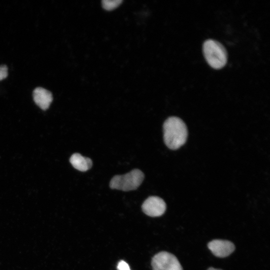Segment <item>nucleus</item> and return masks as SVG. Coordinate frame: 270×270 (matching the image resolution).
<instances>
[{
  "instance_id": "11",
  "label": "nucleus",
  "mask_w": 270,
  "mask_h": 270,
  "mask_svg": "<svg viewBox=\"0 0 270 270\" xmlns=\"http://www.w3.org/2000/svg\"><path fill=\"white\" fill-rule=\"evenodd\" d=\"M117 268L118 270H130L128 264L124 260H120L118 263Z\"/></svg>"
},
{
  "instance_id": "4",
  "label": "nucleus",
  "mask_w": 270,
  "mask_h": 270,
  "mask_svg": "<svg viewBox=\"0 0 270 270\" xmlns=\"http://www.w3.org/2000/svg\"><path fill=\"white\" fill-rule=\"evenodd\" d=\"M152 266L153 270H182L176 256L167 252H160L154 255Z\"/></svg>"
},
{
  "instance_id": "10",
  "label": "nucleus",
  "mask_w": 270,
  "mask_h": 270,
  "mask_svg": "<svg viewBox=\"0 0 270 270\" xmlns=\"http://www.w3.org/2000/svg\"><path fill=\"white\" fill-rule=\"evenodd\" d=\"M8 74V67L6 65L0 66V80L6 78Z\"/></svg>"
},
{
  "instance_id": "6",
  "label": "nucleus",
  "mask_w": 270,
  "mask_h": 270,
  "mask_svg": "<svg viewBox=\"0 0 270 270\" xmlns=\"http://www.w3.org/2000/svg\"><path fill=\"white\" fill-rule=\"evenodd\" d=\"M208 247L214 255L218 258L226 257L235 250L234 244L228 240H212L208 243Z\"/></svg>"
},
{
  "instance_id": "12",
  "label": "nucleus",
  "mask_w": 270,
  "mask_h": 270,
  "mask_svg": "<svg viewBox=\"0 0 270 270\" xmlns=\"http://www.w3.org/2000/svg\"><path fill=\"white\" fill-rule=\"evenodd\" d=\"M207 270H220V269H216V268H208Z\"/></svg>"
},
{
  "instance_id": "2",
  "label": "nucleus",
  "mask_w": 270,
  "mask_h": 270,
  "mask_svg": "<svg viewBox=\"0 0 270 270\" xmlns=\"http://www.w3.org/2000/svg\"><path fill=\"white\" fill-rule=\"evenodd\" d=\"M202 51L208 64L214 69H220L227 62L228 54L225 48L220 42L212 39L203 44Z\"/></svg>"
},
{
  "instance_id": "3",
  "label": "nucleus",
  "mask_w": 270,
  "mask_h": 270,
  "mask_svg": "<svg viewBox=\"0 0 270 270\" xmlns=\"http://www.w3.org/2000/svg\"><path fill=\"white\" fill-rule=\"evenodd\" d=\"M144 179V173L140 170L134 169L125 174L114 176L110 182V186L112 189L123 191L135 190Z\"/></svg>"
},
{
  "instance_id": "5",
  "label": "nucleus",
  "mask_w": 270,
  "mask_h": 270,
  "mask_svg": "<svg viewBox=\"0 0 270 270\" xmlns=\"http://www.w3.org/2000/svg\"><path fill=\"white\" fill-rule=\"evenodd\" d=\"M142 210L146 215L157 217L162 215L166 210L164 201L160 197L152 196L146 199L142 204Z\"/></svg>"
},
{
  "instance_id": "8",
  "label": "nucleus",
  "mask_w": 270,
  "mask_h": 270,
  "mask_svg": "<svg viewBox=\"0 0 270 270\" xmlns=\"http://www.w3.org/2000/svg\"><path fill=\"white\" fill-rule=\"evenodd\" d=\"M70 162L74 168L81 172L87 171L91 168L92 164L91 159L83 156L78 153L73 154L70 159Z\"/></svg>"
},
{
  "instance_id": "1",
  "label": "nucleus",
  "mask_w": 270,
  "mask_h": 270,
  "mask_svg": "<svg viewBox=\"0 0 270 270\" xmlns=\"http://www.w3.org/2000/svg\"><path fill=\"white\" fill-rule=\"evenodd\" d=\"M163 130L164 142L171 150L179 148L186 140V126L179 118L171 116L167 118L164 123Z\"/></svg>"
},
{
  "instance_id": "7",
  "label": "nucleus",
  "mask_w": 270,
  "mask_h": 270,
  "mask_svg": "<svg viewBox=\"0 0 270 270\" xmlns=\"http://www.w3.org/2000/svg\"><path fill=\"white\" fill-rule=\"evenodd\" d=\"M33 98L35 103L42 110H46L50 106L52 95L50 92L40 87L36 88L33 92Z\"/></svg>"
},
{
  "instance_id": "9",
  "label": "nucleus",
  "mask_w": 270,
  "mask_h": 270,
  "mask_svg": "<svg viewBox=\"0 0 270 270\" xmlns=\"http://www.w3.org/2000/svg\"><path fill=\"white\" fill-rule=\"evenodd\" d=\"M103 8L106 10H112L118 6L122 2V0H103Z\"/></svg>"
}]
</instances>
